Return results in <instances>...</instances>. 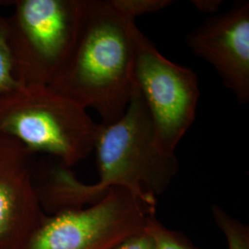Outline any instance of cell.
I'll return each instance as SVG.
<instances>
[{"mask_svg": "<svg viewBox=\"0 0 249 249\" xmlns=\"http://www.w3.org/2000/svg\"><path fill=\"white\" fill-rule=\"evenodd\" d=\"M133 36V82L149 112L157 146L176 153L196 118L200 95L197 76L166 58L137 25Z\"/></svg>", "mask_w": 249, "mask_h": 249, "instance_id": "6", "label": "cell"}, {"mask_svg": "<svg viewBox=\"0 0 249 249\" xmlns=\"http://www.w3.org/2000/svg\"><path fill=\"white\" fill-rule=\"evenodd\" d=\"M88 109L49 85H18L0 95V134L70 168L93 151L97 124Z\"/></svg>", "mask_w": 249, "mask_h": 249, "instance_id": "3", "label": "cell"}, {"mask_svg": "<svg viewBox=\"0 0 249 249\" xmlns=\"http://www.w3.org/2000/svg\"><path fill=\"white\" fill-rule=\"evenodd\" d=\"M113 249H155L151 235L145 231L132 235Z\"/></svg>", "mask_w": 249, "mask_h": 249, "instance_id": "13", "label": "cell"}, {"mask_svg": "<svg viewBox=\"0 0 249 249\" xmlns=\"http://www.w3.org/2000/svg\"><path fill=\"white\" fill-rule=\"evenodd\" d=\"M223 4L221 0H194L192 1V5L196 8L197 11L214 16L219 11Z\"/></svg>", "mask_w": 249, "mask_h": 249, "instance_id": "14", "label": "cell"}, {"mask_svg": "<svg viewBox=\"0 0 249 249\" xmlns=\"http://www.w3.org/2000/svg\"><path fill=\"white\" fill-rule=\"evenodd\" d=\"M31 154L0 134V249H21L46 215L33 181Z\"/></svg>", "mask_w": 249, "mask_h": 249, "instance_id": "8", "label": "cell"}, {"mask_svg": "<svg viewBox=\"0 0 249 249\" xmlns=\"http://www.w3.org/2000/svg\"><path fill=\"white\" fill-rule=\"evenodd\" d=\"M6 18L15 79L50 85L68 59L80 31L84 0H17Z\"/></svg>", "mask_w": 249, "mask_h": 249, "instance_id": "4", "label": "cell"}, {"mask_svg": "<svg viewBox=\"0 0 249 249\" xmlns=\"http://www.w3.org/2000/svg\"><path fill=\"white\" fill-rule=\"evenodd\" d=\"M109 2L122 17L133 21L139 16L159 12L173 4L171 0H109Z\"/></svg>", "mask_w": 249, "mask_h": 249, "instance_id": "11", "label": "cell"}, {"mask_svg": "<svg viewBox=\"0 0 249 249\" xmlns=\"http://www.w3.org/2000/svg\"><path fill=\"white\" fill-rule=\"evenodd\" d=\"M145 231L151 235L155 249H197L179 233L160 223L156 215L149 219Z\"/></svg>", "mask_w": 249, "mask_h": 249, "instance_id": "10", "label": "cell"}, {"mask_svg": "<svg viewBox=\"0 0 249 249\" xmlns=\"http://www.w3.org/2000/svg\"><path fill=\"white\" fill-rule=\"evenodd\" d=\"M186 44L196 56L210 63L240 104L249 101V3L207 18L190 32Z\"/></svg>", "mask_w": 249, "mask_h": 249, "instance_id": "7", "label": "cell"}, {"mask_svg": "<svg viewBox=\"0 0 249 249\" xmlns=\"http://www.w3.org/2000/svg\"><path fill=\"white\" fill-rule=\"evenodd\" d=\"M135 25L109 0H84L76 42L49 86L95 110L102 123L116 122L124 115L133 89Z\"/></svg>", "mask_w": 249, "mask_h": 249, "instance_id": "2", "label": "cell"}, {"mask_svg": "<svg viewBox=\"0 0 249 249\" xmlns=\"http://www.w3.org/2000/svg\"><path fill=\"white\" fill-rule=\"evenodd\" d=\"M212 213L226 238L228 249H249V226L231 217L217 205L212 207Z\"/></svg>", "mask_w": 249, "mask_h": 249, "instance_id": "9", "label": "cell"}, {"mask_svg": "<svg viewBox=\"0 0 249 249\" xmlns=\"http://www.w3.org/2000/svg\"><path fill=\"white\" fill-rule=\"evenodd\" d=\"M20 85L14 77L7 45L6 17L0 14V95Z\"/></svg>", "mask_w": 249, "mask_h": 249, "instance_id": "12", "label": "cell"}, {"mask_svg": "<svg viewBox=\"0 0 249 249\" xmlns=\"http://www.w3.org/2000/svg\"><path fill=\"white\" fill-rule=\"evenodd\" d=\"M93 151L98 182L84 184L63 165L53 169L38 188L45 213L94 204L114 187L156 207L157 196L166 191L179 168L176 153L164 152L157 146L149 112L134 82L124 115L116 122L99 124Z\"/></svg>", "mask_w": 249, "mask_h": 249, "instance_id": "1", "label": "cell"}, {"mask_svg": "<svg viewBox=\"0 0 249 249\" xmlns=\"http://www.w3.org/2000/svg\"><path fill=\"white\" fill-rule=\"evenodd\" d=\"M156 207L111 188L85 208L45 215L21 249H113L145 229Z\"/></svg>", "mask_w": 249, "mask_h": 249, "instance_id": "5", "label": "cell"}]
</instances>
